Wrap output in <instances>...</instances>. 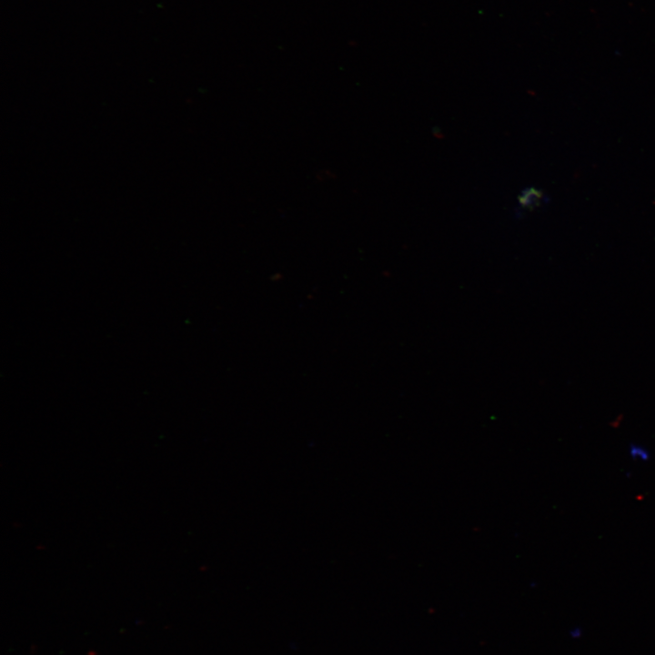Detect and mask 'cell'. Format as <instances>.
Here are the masks:
<instances>
[{"mask_svg":"<svg viewBox=\"0 0 655 655\" xmlns=\"http://www.w3.org/2000/svg\"><path fill=\"white\" fill-rule=\"evenodd\" d=\"M630 453L633 458H640L647 460L649 458V452L642 447L637 445H631Z\"/></svg>","mask_w":655,"mask_h":655,"instance_id":"1","label":"cell"}]
</instances>
